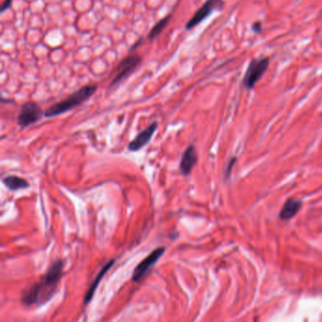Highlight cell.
Wrapping results in <instances>:
<instances>
[{"label":"cell","instance_id":"obj_1","mask_svg":"<svg viewBox=\"0 0 322 322\" xmlns=\"http://www.w3.org/2000/svg\"><path fill=\"white\" fill-rule=\"evenodd\" d=\"M64 269V260H55L40 282L34 284L33 287L22 292V304L26 306L37 305L40 307L49 303L59 286Z\"/></svg>","mask_w":322,"mask_h":322},{"label":"cell","instance_id":"obj_2","mask_svg":"<svg viewBox=\"0 0 322 322\" xmlns=\"http://www.w3.org/2000/svg\"><path fill=\"white\" fill-rule=\"evenodd\" d=\"M97 89L98 85H86L80 88L64 101L51 105L50 108L45 111V117L48 119L55 118L71 111L76 107H79L83 103L87 102L97 92Z\"/></svg>","mask_w":322,"mask_h":322},{"label":"cell","instance_id":"obj_3","mask_svg":"<svg viewBox=\"0 0 322 322\" xmlns=\"http://www.w3.org/2000/svg\"><path fill=\"white\" fill-rule=\"evenodd\" d=\"M141 61L142 58L137 54L129 55L125 59H123L113 71L114 78L110 84L109 89L115 90L120 86L124 81H126L135 72L137 67L140 65Z\"/></svg>","mask_w":322,"mask_h":322},{"label":"cell","instance_id":"obj_4","mask_svg":"<svg viewBox=\"0 0 322 322\" xmlns=\"http://www.w3.org/2000/svg\"><path fill=\"white\" fill-rule=\"evenodd\" d=\"M269 67H270V58L268 57L253 60L245 73L243 79L244 86L249 90L254 89L256 84L266 74Z\"/></svg>","mask_w":322,"mask_h":322},{"label":"cell","instance_id":"obj_5","mask_svg":"<svg viewBox=\"0 0 322 322\" xmlns=\"http://www.w3.org/2000/svg\"><path fill=\"white\" fill-rule=\"evenodd\" d=\"M45 117V112L42 108L34 102H26L22 105L19 115L17 117V124L22 129H26L36 124Z\"/></svg>","mask_w":322,"mask_h":322},{"label":"cell","instance_id":"obj_6","mask_svg":"<svg viewBox=\"0 0 322 322\" xmlns=\"http://www.w3.org/2000/svg\"><path fill=\"white\" fill-rule=\"evenodd\" d=\"M165 252H166V248L159 247V248H156L145 259H143L136 266L134 273H133V276H132V280L136 283L141 282L144 279V277L147 275V273L150 272V271L156 265V263L160 260V258L164 255Z\"/></svg>","mask_w":322,"mask_h":322},{"label":"cell","instance_id":"obj_7","mask_svg":"<svg viewBox=\"0 0 322 322\" xmlns=\"http://www.w3.org/2000/svg\"><path fill=\"white\" fill-rule=\"evenodd\" d=\"M223 0H206L203 5L195 13V15L188 21L186 25L187 31H190L200 25L203 20L214 13L217 9L220 8Z\"/></svg>","mask_w":322,"mask_h":322},{"label":"cell","instance_id":"obj_8","mask_svg":"<svg viewBox=\"0 0 322 322\" xmlns=\"http://www.w3.org/2000/svg\"><path fill=\"white\" fill-rule=\"evenodd\" d=\"M158 123L153 122L147 129L142 131L135 137V139L128 145V150L132 153L139 152L141 149L146 147L152 140L155 132L157 131Z\"/></svg>","mask_w":322,"mask_h":322},{"label":"cell","instance_id":"obj_9","mask_svg":"<svg viewBox=\"0 0 322 322\" xmlns=\"http://www.w3.org/2000/svg\"><path fill=\"white\" fill-rule=\"evenodd\" d=\"M198 162L197 150L194 145H189L183 153L179 169L184 176H188Z\"/></svg>","mask_w":322,"mask_h":322},{"label":"cell","instance_id":"obj_10","mask_svg":"<svg viewBox=\"0 0 322 322\" xmlns=\"http://www.w3.org/2000/svg\"><path fill=\"white\" fill-rule=\"evenodd\" d=\"M115 263H116V260H115V259H111V260H109V261H108V262L102 267V269H101V271H99V273L97 274L96 278L93 280V282L91 283L89 288L87 289V291H86V293H85V298H84V304H85V305H87L88 304L91 303V301L93 300V297H94V295H95V293H96V290L99 288L100 284L102 283V281L103 280L104 276H105V275L108 273V271L111 270V268L115 265Z\"/></svg>","mask_w":322,"mask_h":322},{"label":"cell","instance_id":"obj_11","mask_svg":"<svg viewBox=\"0 0 322 322\" xmlns=\"http://www.w3.org/2000/svg\"><path fill=\"white\" fill-rule=\"evenodd\" d=\"M302 204L303 203L300 200H296L293 198L288 199L280 211V214H279L280 220L286 221L294 218L299 213V211L302 207Z\"/></svg>","mask_w":322,"mask_h":322},{"label":"cell","instance_id":"obj_12","mask_svg":"<svg viewBox=\"0 0 322 322\" xmlns=\"http://www.w3.org/2000/svg\"><path fill=\"white\" fill-rule=\"evenodd\" d=\"M2 183L10 191H14V192L21 190V189H28L31 186L30 183L27 180L16 176V175H9V176L4 177L2 179Z\"/></svg>","mask_w":322,"mask_h":322},{"label":"cell","instance_id":"obj_13","mask_svg":"<svg viewBox=\"0 0 322 322\" xmlns=\"http://www.w3.org/2000/svg\"><path fill=\"white\" fill-rule=\"evenodd\" d=\"M170 19H171V15L168 16V17H164V18L161 19L159 22H157V23L154 25V27H153V29H152V31L150 32L149 36H148V39L151 40V41L153 40V39H155L159 34H161V33L164 31V29L168 26V24H169Z\"/></svg>","mask_w":322,"mask_h":322},{"label":"cell","instance_id":"obj_14","mask_svg":"<svg viewBox=\"0 0 322 322\" xmlns=\"http://www.w3.org/2000/svg\"><path fill=\"white\" fill-rule=\"evenodd\" d=\"M236 158H233V159H231V161L229 162V164H228V169H226V171H225V174H226V178L227 177H229V175L231 174V172H232V169H233V167H234V165H235V162H236Z\"/></svg>","mask_w":322,"mask_h":322},{"label":"cell","instance_id":"obj_15","mask_svg":"<svg viewBox=\"0 0 322 322\" xmlns=\"http://www.w3.org/2000/svg\"><path fill=\"white\" fill-rule=\"evenodd\" d=\"M13 0H5L1 6V13L5 12L6 10H8L10 7H11V4H12Z\"/></svg>","mask_w":322,"mask_h":322},{"label":"cell","instance_id":"obj_16","mask_svg":"<svg viewBox=\"0 0 322 322\" xmlns=\"http://www.w3.org/2000/svg\"><path fill=\"white\" fill-rule=\"evenodd\" d=\"M261 26L262 25L260 23H257V24H255L254 26V30L256 33H260L261 32Z\"/></svg>","mask_w":322,"mask_h":322},{"label":"cell","instance_id":"obj_17","mask_svg":"<svg viewBox=\"0 0 322 322\" xmlns=\"http://www.w3.org/2000/svg\"><path fill=\"white\" fill-rule=\"evenodd\" d=\"M140 43H141V41H139V42H138V43H137V44H136V46H137V45H138V44H140ZM135 48H136V46H134V48H133V49H132V50H134V49H135Z\"/></svg>","mask_w":322,"mask_h":322}]
</instances>
